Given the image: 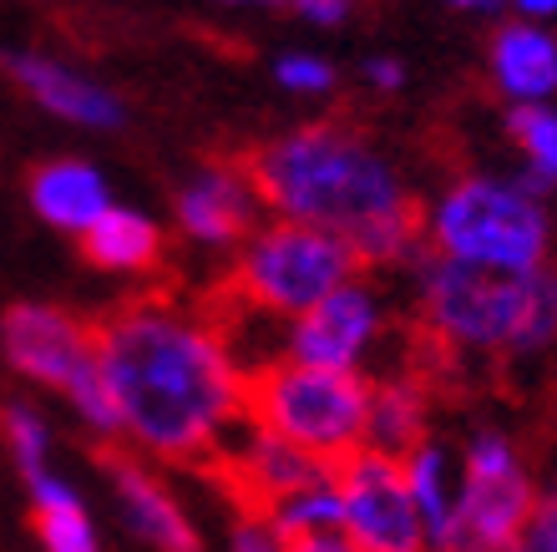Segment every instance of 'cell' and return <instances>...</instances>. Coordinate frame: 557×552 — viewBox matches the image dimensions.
I'll list each match as a JSON object with an SVG mask.
<instances>
[{"instance_id":"28","label":"cell","mask_w":557,"mask_h":552,"mask_svg":"<svg viewBox=\"0 0 557 552\" xmlns=\"http://www.w3.org/2000/svg\"><path fill=\"white\" fill-rule=\"evenodd\" d=\"M289 552H360L345 532H324V538H305V542H289Z\"/></svg>"},{"instance_id":"24","label":"cell","mask_w":557,"mask_h":552,"mask_svg":"<svg viewBox=\"0 0 557 552\" xmlns=\"http://www.w3.org/2000/svg\"><path fill=\"white\" fill-rule=\"evenodd\" d=\"M284 11H294L305 26L335 30V26H345V21L355 15V0H284Z\"/></svg>"},{"instance_id":"22","label":"cell","mask_w":557,"mask_h":552,"mask_svg":"<svg viewBox=\"0 0 557 552\" xmlns=\"http://www.w3.org/2000/svg\"><path fill=\"white\" fill-rule=\"evenodd\" d=\"M0 431H5V446H11L15 466H21V477H30V471H41L46 451H51V431H46V421L36 416L30 406H11L5 416H0Z\"/></svg>"},{"instance_id":"20","label":"cell","mask_w":557,"mask_h":552,"mask_svg":"<svg viewBox=\"0 0 557 552\" xmlns=\"http://www.w3.org/2000/svg\"><path fill=\"white\" fill-rule=\"evenodd\" d=\"M416 441H425V391L411 385V380H385V385H375L366 446H381V451H391V456H406Z\"/></svg>"},{"instance_id":"3","label":"cell","mask_w":557,"mask_h":552,"mask_svg":"<svg viewBox=\"0 0 557 552\" xmlns=\"http://www.w3.org/2000/svg\"><path fill=\"white\" fill-rule=\"evenodd\" d=\"M421 324L461 355H543L557 345L553 269H482L446 254H411Z\"/></svg>"},{"instance_id":"18","label":"cell","mask_w":557,"mask_h":552,"mask_svg":"<svg viewBox=\"0 0 557 552\" xmlns=\"http://www.w3.org/2000/svg\"><path fill=\"white\" fill-rule=\"evenodd\" d=\"M259 517H269V527H274L284 542H305V538L339 532V523H345V502H339L335 466H330L324 477L284 492L278 502H269V512H259Z\"/></svg>"},{"instance_id":"27","label":"cell","mask_w":557,"mask_h":552,"mask_svg":"<svg viewBox=\"0 0 557 552\" xmlns=\"http://www.w3.org/2000/svg\"><path fill=\"white\" fill-rule=\"evenodd\" d=\"M360 76H366L370 91H400L406 87V61L400 57H370L366 66H360Z\"/></svg>"},{"instance_id":"7","label":"cell","mask_w":557,"mask_h":552,"mask_svg":"<svg viewBox=\"0 0 557 552\" xmlns=\"http://www.w3.org/2000/svg\"><path fill=\"white\" fill-rule=\"evenodd\" d=\"M0 355L15 376L51 385L97 437H122L117 406L97 370V334L57 305H11L0 315Z\"/></svg>"},{"instance_id":"17","label":"cell","mask_w":557,"mask_h":552,"mask_svg":"<svg viewBox=\"0 0 557 552\" xmlns=\"http://www.w3.org/2000/svg\"><path fill=\"white\" fill-rule=\"evenodd\" d=\"M82 254H87L97 269H107V274H143V269L158 263L162 233L147 213L112 204L102 219L82 233Z\"/></svg>"},{"instance_id":"11","label":"cell","mask_w":557,"mask_h":552,"mask_svg":"<svg viewBox=\"0 0 557 552\" xmlns=\"http://www.w3.org/2000/svg\"><path fill=\"white\" fill-rule=\"evenodd\" d=\"M5 76L15 82L21 97L41 107V112L61 116V122H72V127H87V132H117L127 122V102H122L112 87H102L97 76L76 72L66 61L46 57V51H5L0 57Z\"/></svg>"},{"instance_id":"1","label":"cell","mask_w":557,"mask_h":552,"mask_svg":"<svg viewBox=\"0 0 557 552\" xmlns=\"http://www.w3.org/2000/svg\"><path fill=\"white\" fill-rule=\"evenodd\" d=\"M97 370L122 437L162 462H208L244 426V370L223 330L158 299L97 324Z\"/></svg>"},{"instance_id":"14","label":"cell","mask_w":557,"mask_h":552,"mask_svg":"<svg viewBox=\"0 0 557 552\" xmlns=\"http://www.w3.org/2000/svg\"><path fill=\"white\" fill-rule=\"evenodd\" d=\"M107 477L117 487L127 527H133L152 552H203V538H198V527L188 523V512L177 507V496L168 492L152 471H143L133 456H107Z\"/></svg>"},{"instance_id":"13","label":"cell","mask_w":557,"mask_h":552,"mask_svg":"<svg viewBox=\"0 0 557 552\" xmlns=\"http://www.w3.org/2000/svg\"><path fill=\"white\" fill-rule=\"evenodd\" d=\"M486 76L507 102H553L557 97V36L543 21H502L486 41Z\"/></svg>"},{"instance_id":"19","label":"cell","mask_w":557,"mask_h":552,"mask_svg":"<svg viewBox=\"0 0 557 552\" xmlns=\"http://www.w3.org/2000/svg\"><path fill=\"white\" fill-rule=\"evenodd\" d=\"M400 466H406V481H411V496L416 507H421L425 517V532H431V548H436V538L446 532V517H451V502H456V462L451 451L441 446V441H416L406 456H400Z\"/></svg>"},{"instance_id":"15","label":"cell","mask_w":557,"mask_h":552,"mask_svg":"<svg viewBox=\"0 0 557 552\" xmlns=\"http://www.w3.org/2000/svg\"><path fill=\"white\" fill-rule=\"evenodd\" d=\"M26 198H30V208H36V219L51 223V229H61V233H87L91 223L112 208L107 177L82 158L41 162L26 183Z\"/></svg>"},{"instance_id":"25","label":"cell","mask_w":557,"mask_h":552,"mask_svg":"<svg viewBox=\"0 0 557 552\" xmlns=\"http://www.w3.org/2000/svg\"><path fill=\"white\" fill-rule=\"evenodd\" d=\"M522 552H557V492L532 507L528 532H522Z\"/></svg>"},{"instance_id":"10","label":"cell","mask_w":557,"mask_h":552,"mask_svg":"<svg viewBox=\"0 0 557 552\" xmlns=\"http://www.w3.org/2000/svg\"><path fill=\"white\" fill-rule=\"evenodd\" d=\"M385 309L381 294L345 279L339 290H330L320 305H309L305 315H294L289 324V360L305 365H330V370H355L370 355V345L381 340Z\"/></svg>"},{"instance_id":"26","label":"cell","mask_w":557,"mask_h":552,"mask_svg":"<svg viewBox=\"0 0 557 552\" xmlns=\"http://www.w3.org/2000/svg\"><path fill=\"white\" fill-rule=\"evenodd\" d=\"M234 552H289V542L269 527V517L249 512V517L234 527Z\"/></svg>"},{"instance_id":"4","label":"cell","mask_w":557,"mask_h":552,"mask_svg":"<svg viewBox=\"0 0 557 552\" xmlns=\"http://www.w3.org/2000/svg\"><path fill=\"white\" fill-rule=\"evenodd\" d=\"M370 401L375 385L360 370H330L305 360L264 365L244 380V416L330 466L366 446Z\"/></svg>"},{"instance_id":"5","label":"cell","mask_w":557,"mask_h":552,"mask_svg":"<svg viewBox=\"0 0 557 552\" xmlns=\"http://www.w3.org/2000/svg\"><path fill=\"white\" fill-rule=\"evenodd\" d=\"M425 238L436 254L482 269H543L553 248V219L517 177L467 173L425 213Z\"/></svg>"},{"instance_id":"12","label":"cell","mask_w":557,"mask_h":552,"mask_svg":"<svg viewBox=\"0 0 557 552\" xmlns=\"http://www.w3.org/2000/svg\"><path fill=\"white\" fill-rule=\"evenodd\" d=\"M259 188H253L249 168H234V162H203L198 173L177 188V229L188 233L193 244L208 248H228L238 238L253 233V219H259Z\"/></svg>"},{"instance_id":"30","label":"cell","mask_w":557,"mask_h":552,"mask_svg":"<svg viewBox=\"0 0 557 552\" xmlns=\"http://www.w3.org/2000/svg\"><path fill=\"white\" fill-rule=\"evenodd\" d=\"M441 5H451V11H467V15H492V11H502L507 0H441Z\"/></svg>"},{"instance_id":"8","label":"cell","mask_w":557,"mask_h":552,"mask_svg":"<svg viewBox=\"0 0 557 552\" xmlns=\"http://www.w3.org/2000/svg\"><path fill=\"white\" fill-rule=\"evenodd\" d=\"M537 507L532 477L507 431H476L461 456L456 502L436 552H522V532Z\"/></svg>"},{"instance_id":"9","label":"cell","mask_w":557,"mask_h":552,"mask_svg":"<svg viewBox=\"0 0 557 552\" xmlns=\"http://www.w3.org/2000/svg\"><path fill=\"white\" fill-rule=\"evenodd\" d=\"M335 481L345 502L339 532L360 552H431V532H425L400 456L360 446L345 462H335Z\"/></svg>"},{"instance_id":"23","label":"cell","mask_w":557,"mask_h":552,"mask_svg":"<svg viewBox=\"0 0 557 552\" xmlns=\"http://www.w3.org/2000/svg\"><path fill=\"white\" fill-rule=\"evenodd\" d=\"M274 82L289 97H330L339 72H335V61L320 57V51H284L274 61Z\"/></svg>"},{"instance_id":"31","label":"cell","mask_w":557,"mask_h":552,"mask_svg":"<svg viewBox=\"0 0 557 552\" xmlns=\"http://www.w3.org/2000/svg\"><path fill=\"white\" fill-rule=\"evenodd\" d=\"M213 5H238V11H278L284 0H213Z\"/></svg>"},{"instance_id":"6","label":"cell","mask_w":557,"mask_h":552,"mask_svg":"<svg viewBox=\"0 0 557 552\" xmlns=\"http://www.w3.org/2000/svg\"><path fill=\"white\" fill-rule=\"evenodd\" d=\"M360 269L366 263H360L355 244H345L339 233L278 219L269 229L249 233V244L234 263V279H228V294L253 315L294 320Z\"/></svg>"},{"instance_id":"16","label":"cell","mask_w":557,"mask_h":552,"mask_svg":"<svg viewBox=\"0 0 557 552\" xmlns=\"http://www.w3.org/2000/svg\"><path fill=\"white\" fill-rule=\"evenodd\" d=\"M26 492L30 507H36V538H41L46 552H102L87 502L76 496V487L66 477L41 466V471L26 477Z\"/></svg>"},{"instance_id":"21","label":"cell","mask_w":557,"mask_h":552,"mask_svg":"<svg viewBox=\"0 0 557 552\" xmlns=\"http://www.w3.org/2000/svg\"><path fill=\"white\" fill-rule=\"evenodd\" d=\"M507 137H512L517 152L528 158V168L557 177V107L517 102L512 112H507Z\"/></svg>"},{"instance_id":"2","label":"cell","mask_w":557,"mask_h":552,"mask_svg":"<svg viewBox=\"0 0 557 552\" xmlns=\"http://www.w3.org/2000/svg\"><path fill=\"white\" fill-rule=\"evenodd\" d=\"M264 208L278 219L314 223L355 244L360 263H400L421 248L425 213L406 177L366 132L345 122H305L269 137L249 162Z\"/></svg>"},{"instance_id":"29","label":"cell","mask_w":557,"mask_h":552,"mask_svg":"<svg viewBox=\"0 0 557 552\" xmlns=\"http://www.w3.org/2000/svg\"><path fill=\"white\" fill-rule=\"evenodd\" d=\"M517 15H528V21H557V0H507Z\"/></svg>"}]
</instances>
